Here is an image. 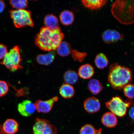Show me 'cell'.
Masks as SVG:
<instances>
[{
    "label": "cell",
    "mask_w": 134,
    "mask_h": 134,
    "mask_svg": "<svg viewBox=\"0 0 134 134\" xmlns=\"http://www.w3.org/2000/svg\"><path fill=\"white\" fill-rule=\"evenodd\" d=\"M111 12L114 17L121 24L134 23V1H115L112 4Z\"/></svg>",
    "instance_id": "cell-3"
},
{
    "label": "cell",
    "mask_w": 134,
    "mask_h": 134,
    "mask_svg": "<svg viewBox=\"0 0 134 134\" xmlns=\"http://www.w3.org/2000/svg\"><path fill=\"white\" fill-rule=\"evenodd\" d=\"M106 0H83L81 1L83 5L89 9L94 10L100 9L108 2Z\"/></svg>",
    "instance_id": "cell-15"
},
{
    "label": "cell",
    "mask_w": 134,
    "mask_h": 134,
    "mask_svg": "<svg viewBox=\"0 0 134 134\" xmlns=\"http://www.w3.org/2000/svg\"><path fill=\"white\" fill-rule=\"evenodd\" d=\"M102 130L101 129H99L98 130H96V133L95 134H102Z\"/></svg>",
    "instance_id": "cell-32"
},
{
    "label": "cell",
    "mask_w": 134,
    "mask_h": 134,
    "mask_svg": "<svg viewBox=\"0 0 134 134\" xmlns=\"http://www.w3.org/2000/svg\"><path fill=\"white\" fill-rule=\"evenodd\" d=\"M55 54L51 52L46 54H40L37 57L36 60L41 65L48 66L52 63L55 59Z\"/></svg>",
    "instance_id": "cell-16"
},
{
    "label": "cell",
    "mask_w": 134,
    "mask_h": 134,
    "mask_svg": "<svg viewBox=\"0 0 134 134\" xmlns=\"http://www.w3.org/2000/svg\"><path fill=\"white\" fill-rule=\"evenodd\" d=\"M63 79L66 84L71 85H74L78 81V75L73 70H68L65 72L64 75Z\"/></svg>",
    "instance_id": "cell-20"
},
{
    "label": "cell",
    "mask_w": 134,
    "mask_h": 134,
    "mask_svg": "<svg viewBox=\"0 0 134 134\" xmlns=\"http://www.w3.org/2000/svg\"><path fill=\"white\" fill-rule=\"evenodd\" d=\"M9 13L16 28H21L26 26L33 27L34 26L30 11L25 9L12 10Z\"/></svg>",
    "instance_id": "cell-6"
},
{
    "label": "cell",
    "mask_w": 134,
    "mask_h": 134,
    "mask_svg": "<svg viewBox=\"0 0 134 134\" xmlns=\"http://www.w3.org/2000/svg\"><path fill=\"white\" fill-rule=\"evenodd\" d=\"M60 56L65 57L68 56L71 52V45L66 41L62 42L56 49Z\"/></svg>",
    "instance_id": "cell-23"
},
{
    "label": "cell",
    "mask_w": 134,
    "mask_h": 134,
    "mask_svg": "<svg viewBox=\"0 0 134 134\" xmlns=\"http://www.w3.org/2000/svg\"><path fill=\"white\" fill-rule=\"evenodd\" d=\"M89 90L92 94H99L103 90V86L98 80L92 79L90 80L88 84Z\"/></svg>",
    "instance_id": "cell-19"
},
{
    "label": "cell",
    "mask_w": 134,
    "mask_h": 134,
    "mask_svg": "<svg viewBox=\"0 0 134 134\" xmlns=\"http://www.w3.org/2000/svg\"><path fill=\"white\" fill-rule=\"evenodd\" d=\"M18 112L24 117L31 116L36 110V105L31 100H25L20 103L18 106Z\"/></svg>",
    "instance_id": "cell-9"
},
{
    "label": "cell",
    "mask_w": 134,
    "mask_h": 134,
    "mask_svg": "<svg viewBox=\"0 0 134 134\" xmlns=\"http://www.w3.org/2000/svg\"><path fill=\"white\" fill-rule=\"evenodd\" d=\"M132 134H134V131L133 132V133H132Z\"/></svg>",
    "instance_id": "cell-33"
},
{
    "label": "cell",
    "mask_w": 134,
    "mask_h": 134,
    "mask_svg": "<svg viewBox=\"0 0 134 134\" xmlns=\"http://www.w3.org/2000/svg\"><path fill=\"white\" fill-rule=\"evenodd\" d=\"M60 20L62 24L65 26H69L72 24L74 21V15L71 11H63L60 14Z\"/></svg>",
    "instance_id": "cell-21"
},
{
    "label": "cell",
    "mask_w": 134,
    "mask_h": 134,
    "mask_svg": "<svg viewBox=\"0 0 134 134\" xmlns=\"http://www.w3.org/2000/svg\"><path fill=\"white\" fill-rule=\"evenodd\" d=\"M19 126L18 122L16 120L9 119L4 122L2 128L6 134H14L18 131Z\"/></svg>",
    "instance_id": "cell-13"
},
{
    "label": "cell",
    "mask_w": 134,
    "mask_h": 134,
    "mask_svg": "<svg viewBox=\"0 0 134 134\" xmlns=\"http://www.w3.org/2000/svg\"><path fill=\"white\" fill-rule=\"evenodd\" d=\"M131 99L125 101L119 96L113 97L109 101L107 102L105 105L106 108L115 115L120 117L125 116L126 114L127 109L133 104Z\"/></svg>",
    "instance_id": "cell-4"
},
{
    "label": "cell",
    "mask_w": 134,
    "mask_h": 134,
    "mask_svg": "<svg viewBox=\"0 0 134 134\" xmlns=\"http://www.w3.org/2000/svg\"><path fill=\"white\" fill-rule=\"evenodd\" d=\"M102 124L108 128H113L117 125L118 120L116 115L111 112L105 113L103 115L101 119Z\"/></svg>",
    "instance_id": "cell-14"
},
{
    "label": "cell",
    "mask_w": 134,
    "mask_h": 134,
    "mask_svg": "<svg viewBox=\"0 0 134 134\" xmlns=\"http://www.w3.org/2000/svg\"><path fill=\"white\" fill-rule=\"evenodd\" d=\"M58 100V97L55 96L47 100H37L35 103L36 110L38 113H47L51 111L54 104Z\"/></svg>",
    "instance_id": "cell-8"
},
{
    "label": "cell",
    "mask_w": 134,
    "mask_h": 134,
    "mask_svg": "<svg viewBox=\"0 0 134 134\" xmlns=\"http://www.w3.org/2000/svg\"><path fill=\"white\" fill-rule=\"evenodd\" d=\"M87 53L85 52H80L76 50H72V58L75 61L81 62L83 61L87 56Z\"/></svg>",
    "instance_id": "cell-26"
},
{
    "label": "cell",
    "mask_w": 134,
    "mask_h": 134,
    "mask_svg": "<svg viewBox=\"0 0 134 134\" xmlns=\"http://www.w3.org/2000/svg\"><path fill=\"white\" fill-rule=\"evenodd\" d=\"M125 95L130 99L134 98V85L129 84L123 88Z\"/></svg>",
    "instance_id": "cell-25"
},
{
    "label": "cell",
    "mask_w": 134,
    "mask_h": 134,
    "mask_svg": "<svg viewBox=\"0 0 134 134\" xmlns=\"http://www.w3.org/2000/svg\"><path fill=\"white\" fill-rule=\"evenodd\" d=\"M95 74V70L93 66L89 64L82 65L79 69L78 75L80 78L84 80L91 78Z\"/></svg>",
    "instance_id": "cell-12"
},
{
    "label": "cell",
    "mask_w": 134,
    "mask_h": 134,
    "mask_svg": "<svg viewBox=\"0 0 134 134\" xmlns=\"http://www.w3.org/2000/svg\"><path fill=\"white\" fill-rule=\"evenodd\" d=\"M33 134H58L57 127L49 120L37 118L33 128Z\"/></svg>",
    "instance_id": "cell-7"
},
{
    "label": "cell",
    "mask_w": 134,
    "mask_h": 134,
    "mask_svg": "<svg viewBox=\"0 0 134 134\" xmlns=\"http://www.w3.org/2000/svg\"><path fill=\"white\" fill-rule=\"evenodd\" d=\"M59 93L61 96L64 98H71L74 95L75 90L71 85L65 83L60 87Z\"/></svg>",
    "instance_id": "cell-17"
},
{
    "label": "cell",
    "mask_w": 134,
    "mask_h": 134,
    "mask_svg": "<svg viewBox=\"0 0 134 134\" xmlns=\"http://www.w3.org/2000/svg\"><path fill=\"white\" fill-rule=\"evenodd\" d=\"M19 47L16 46L10 50L0 63L4 65L10 71L14 72L22 69V60Z\"/></svg>",
    "instance_id": "cell-5"
},
{
    "label": "cell",
    "mask_w": 134,
    "mask_h": 134,
    "mask_svg": "<svg viewBox=\"0 0 134 134\" xmlns=\"http://www.w3.org/2000/svg\"><path fill=\"white\" fill-rule=\"evenodd\" d=\"M109 63L108 58L103 53H98L94 60L95 66L100 69H103L108 66Z\"/></svg>",
    "instance_id": "cell-22"
},
{
    "label": "cell",
    "mask_w": 134,
    "mask_h": 134,
    "mask_svg": "<svg viewBox=\"0 0 134 134\" xmlns=\"http://www.w3.org/2000/svg\"><path fill=\"white\" fill-rule=\"evenodd\" d=\"M96 130L93 125L87 124L81 127L80 130V134H95Z\"/></svg>",
    "instance_id": "cell-27"
},
{
    "label": "cell",
    "mask_w": 134,
    "mask_h": 134,
    "mask_svg": "<svg viewBox=\"0 0 134 134\" xmlns=\"http://www.w3.org/2000/svg\"><path fill=\"white\" fill-rule=\"evenodd\" d=\"M44 23L45 27L50 30H54L59 28L58 18L53 15L49 14L45 17Z\"/></svg>",
    "instance_id": "cell-18"
},
{
    "label": "cell",
    "mask_w": 134,
    "mask_h": 134,
    "mask_svg": "<svg viewBox=\"0 0 134 134\" xmlns=\"http://www.w3.org/2000/svg\"><path fill=\"white\" fill-rule=\"evenodd\" d=\"M5 8V5L4 1L0 0V13L4 11Z\"/></svg>",
    "instance_id": "cell-30"
},
{
    "label": "cell",
    "mask_w": 134,
    "mask_h": 134,
    "mask_svg": "<svg viewBox=\"0 0 134 134\" xmlns=\"http://www.w3.org/2000/svg\"><path fill=\"white\" fill-rule=\"evenodd\" d=\"M123 35L115 30L108 29L105 30L102 35V38L105 44H110L116 42L123 39Z\"/></svg>",
    "instance_id": "cell-10"
},
{
    "label": "cell",
    "mask_w": 134,
    "mask_h": 134,
    "mask_svg": "<svg viewBox=\"0 0 134 134\" xmlns=\"http://www.w3.org/2000/svg\"><path fill=\"white\" fill-rule=\"evenodd\" d=\"M133 75L131 70L117 63L110 65L108 76L109 83L114 89L121 90L131 82Z\"/></svg>",
    "instance_id": "cell-2"
},
{
    "label": "cell",
    "mask_w": 134,
    "mask_h": 134,
    "mask_svg": "<svg viewBox=\"0 0 134 134\" xmlns=\"http://www.w3.org/2000/svg\"><path fill=\"white\" fill-rule=\"evenodd\" d=\"M130 116L134 121V107L130 108L129 112Z\"/></svg>",
    "instance_id": "cell-31"
},
{
    "label": "cell",
    "mask_w": 134,
    "mask_h": 134,
    "mask_svg": "<svg viewBox=\"0 0 134 134\" xmlns=\"http://www.w3.org/2000/svg\"><path fill=\"white\" fill-rule=\"evenodd\" d=\"M83 107L85 110L88 113H94L99 111L101 107V104L98 98L91 97L85 100Z\"/></svg>",
    "instance_id": "cell-11"
},
{
    "label": "cell",
    "mask_w": 134,
    "mask_h": 134,
    "mask_svg": "<svg viewBox=\"0 0 134 134\" xmlns=\"http://www.w3.org/2000/svg\"><path fill=\"white\" fill-rule=\"evenodd\" d=\"M8 83L3 80H0V97L5 96L9 91Z\"/></svg>",
    "instance_id": "cell-28"
},
{
    "label": "cell",
    "mask_w": 134,
    "mask_h": 134,
    "mask_svg": "<svg viewBox=\"0 0 134 134\" xmlns=\"http://www.w3.org/2000/svg\"><path fill=\"white\" fill-rule=\"evenodd\" d=\"M9 4L16 10L24 9L27 7L28 1L26 0H11Z\"/></svg>",
    "instance_id": "cell-24"
},
{
    "label": "cell",
    "mask_w": 134,
    "mask_h": 134,
    "mask_svg": "<svg viewBox=\"0 0 134 134\" xmlns=\"http://www.w3.org/2000/svg\"><path fill=\"white\" fill-rule=\"evenodd\" d=\"M8 53L7 47L3 44H0V59H3Z\"/></svg>",
    "instance_id": "cell-29"
},
{
    "label": "cell",
    "mask_w": 134,
    "mask_h": 134,
    "mask_svg": "<svg viewBox=\"0 0 134 134\" xmlns=\"http://www.w3.org/2000/svg\"><path fill=\"white\" fill-rule=\"evenodd\" d=\"M64 37L60 28L51 30L44 27L41 28L36 35L35 43L40 49L52 52L56 50Z\"/></svg>",
    "instance_id": "cell-1"
}]
</instances>
